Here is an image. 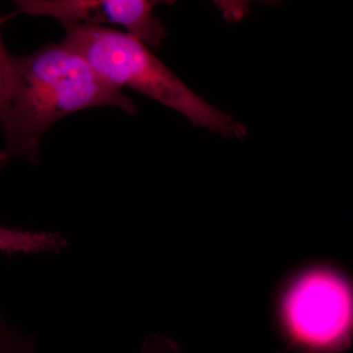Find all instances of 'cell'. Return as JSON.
I'll return each instance as SVG.
<instances>
[{"instance_id": "52a82bcc", "label": "cell", "mask_w": 353, "mask_h": 353, "mask_svg": "<svg viewBox=\"0 0 353 353\" xmlns=\"http://www.w3.org/2000/svg\"><path fill=\"white\" fill-rule=\"evenodd\" d=\"M0 353H38L36 341L6 324L0 317Z\"/></svg>"}, {"instance_id": "6da1fadb", "label": "cell", "mask_w": 353, "mask_h": 353, "mask_svg": "<svg viewBox=\"0 0 353 353\" xmlns=\"http://www.w3.org/2000/svg\"><path fill=\"white\" fill-rule=\"evenodd\" d=\"M105 106L136 112L134 101L122 90L106 82L63 41L46 44L24 57L12 55L10 115L0 165L13 157L36 163L41 139L58 121Z\"/></svg>"}, {"instance_id": "7a4b0ae2", "label": "cell", "mask_w": 353, "mask_h": 353, "mask_svg": "<svg viewBox=\"0 0 353 353\" xmlns=\"http://www.w3.org/2000/svg\"><path fill=\"white\" fill-rule=\"evenodd\" d=\"M63 43L113 87L130 88L185 116L194 126L243 139L246 129L194 94L141 39L111 28L64 24Z\"/></svg>"}, {"instance_id": "ba28073f", "label": "cell", "mask_w": 353, "mask_h": 353, "mask_svg": "<svg viewBox=\"0 0 353 353\" xmlns=\"http://www.w3.org/2000/svg\"><path fill=\"white\" fill-rule=\"evenodd\" d=\"M141 353H183L178 343L162 334H152L146 339ZM299 353H309L301 352Z\"/></svg>"}, {"instance_id": "8992f818", "label": "cell", "mask_w": 353, "mask_h": 353, "mask_svg": "<svg viewBox=\"0 0 353 353\" xmlns=\"http://www.w3.org/2000/svg\"><path fill=\"white\" fill-rule=\"evenodd\" d=\"M14 14L0 15V127L2 132L8 126L10 115L11 60L12 55L6 50L2 41V26L12 18Z\"/></svg>"}, {"instance_id": "277c9868", "label": "cell", "mask_w": 353, "mask_h": 353, "mask_svg": "<svg viewBox=\"0 0 353 353\" xmlns=\"http://www.w3.org/2000/svg\"><path fill=\"white\" fill-rule=\"evenodd\" d=\"M19 13L48 16L61 25L118 26L150 48L158 50L166 30L153 14L159 2L150 0H19Z\"/></svg>"}, {"instance_id": "5b68a950", "label": "cell", "mask_w": 353, "mask_h": 353, "mask_svg": "<svg viewBox=\"0 0 353 353\" xmlns=\"http://www.w3.org/2000/svg\"><path fill=\"white\" fill-rule=\"evenodd\" d=\"M66 245L59 234L0 227V252L6 254L57 252Z\"/></svg>"}, {"instance_id": "3957f363", "label": "cell", "mask_w": 353, "mask_h": 353, "mask_svg": "<svg viewBox=\"0 0 353 353\" xmlns=\"http://www.w3.org/2000/svg\"><path fill=\"white\" fill-rule=\"evenodd\" d=\"M290 340L309 353H338L353 338V288L336 272L313 269L292 283L283 299Z\"/></svg>"}]
</instances>
